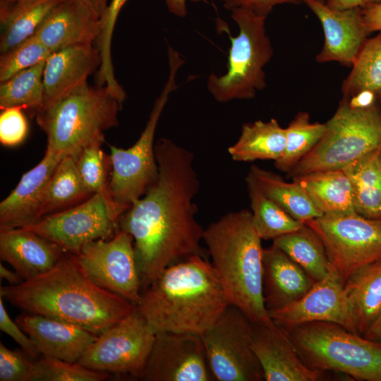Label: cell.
Masks as SVG:
<instances>
[{
  "label": "cell",
  "instance_id": "cell-47",
  "mask_svg": "<svg viewBox=\"0 0 381 381\" xmlns=\"http://www.w3.org/2000/svg\"><path fill=\"white\" fill-rule=\"evenodd\" d=\"M169 11L179 17H184L187 13L186 0H164Z\"/></svg>",
  "mask_w": 381,
  "mask_h": 381
},
{
  "label": "cell",
  "instance_id": "cell-31",
  "mask_svg": "<svg viewBox=\"0 0 381 381\" xmlns=\"http://www.w3.org/2000/svg\"><path fill=\"white\" fill-rule=\"evenodd\" d=\"M272 241V245L284 251L315 282L329 274L331 265L325 246L315 232L306 224Z\"/></svg>",
  "mask_w": 381,
  "mask_h": 381
},
{
  "label": "cell",
  "instance_id": "cell-17",
  "mask_svg": "<svg viewBox=\"0 0 381 381\" xmlns=\"http://www.w3.org/2000/svg\"><path fill=\"white\" fill-rule=\"evenodd\" d=\"M302 2L318 18L324 32V44L315 61L352 66L369 34L363 21L361 7L338 10L327 6L324 0Z\"/></svg>",
  "mask_w": 381,
  "mask_h": 381
},
{
  "label": "cell",
  "instance_id": "cell-46",
  "mask_svg": "<svg viewBox=\"0 0 381 381\" xmlns=\"http://www.w3.org/2000/svg\"><path fill=\"white\" fill-rule=\"evenodd\" d=\"M327 6L329 7L343 10L356 7H363L370 3V0H326Z\"/></svg>",
  "mask_w": 381,
  "mask_h": 381
},
{
  "label": "cell",
  "instance_id": "cell-3",
  "mask_svg": "<svg viewBox=\"0 0 381 381\" xmlns=\"http://www.w3.org/2000/svg\"><path fill=\"white\" fill-rule=\"evenodd\" d=\"M230 304L209 258L195 255L166 268L142 291L137 309L155 334L201 335Z\"/></svg>",
  "mask_w": 381,
  "mask_h": 381
},
{
  "label": "cell",
  "instance_id": "cell-12",
  "mask_svg": "<svg viewBox=\"0 0 381 381\" xmlns=\"http://www.w3.org/2000/svg\"><path fill=\"white\" fill-rule=\"evenodd\" d=\"M155 335L136 308L97 335L78 362L95 370L130 374L139 378L151 351Z\"/></svg>",
  "mask_w": 381,
  "mask_h": 381
},
{
  "label": "cell",
  "instance_id": "cell-27",
  "mask_svg": "<svg viewBox=\"0 0 381 381\" xmlns=\"http://www.w3.org/2000/svg\"><path fill=\"white\" fill-rule=\"evenodd\" d=\"M292 179L302 186L322 215L356 212L351 183L342 169L314 171Z\"/></svg>",
  "mask_w": 381,
  "mask_h": 381
},
{
  "label": "cell",
  "instance_id": "cell-25",
  "mask_svg": "<svg viewBox=\"0 0 381 381\" xmlns=\"http://www.w3.org/2000/svg\"><path fill=\"white\" fill-rule=\"evenodd\" d=\"M64 0H13L0 2V54L33 35Z\"/></svg>",
  "mask_w": 381,
  "mask_h": 381
},
{
  "label": "cell",
  "instance_id": "cell-8",
  "mask_svg": "<svg viewBox=\"0 0 381 381\" xmlns=\"http://www.w3.org/2000/svg\"><path fill=\"white\" fill-rule=\"evenodd\" d=\"M168 55L170 68L168 80L156 99L139 138L128 149L109 145L111 167L109 190L119 219L145 195L159 177L154 143L155 131L170 93L177 88L176 74L184 63L171 47L168 49Z\"/></svg>",
  "mask_w": 381,
  "mask_h": 381
},
{
  "label": "cell",
  "instance_id": "cell-2",
  "mask_svg": "<svg viewBox=\"0 0 381 381\" xmlns=\"http://www.w3.org/2000/svg\"><path fill=\"white\" fill-rule=\"evenodd\" d=\"M0 296L27 313L73 323L96 335L137 308L95 284L68 253L46 272L16 285L1 286Z\"/></svg>",
  "mask_w": 381,
  "mask_h": 381
},
{
  "label": "cell",
  "instance_id": "cell-54",
  "mask_svg": "<svg viewBox=\"0 0 381 381\" xmlns=\"http://www.w3.org/2000/svg\"><path fill=\"white\" fill-rule=\"evenodd\" d=\"M190 1H193V2H198V1H200L201 0H190Z\"/></svg>",
  "mask_w": 381,
  "mask_h": 381
},
{
  "label": "cell",
  "instance_id": "cell-48",
  "mask_svg": "<svg viewBox=\"0 0 381 381\" xmlns=\"http://www.w3.org/2000/svg\"><path fill=\"white\" fill-rule=\"evenodd\" d=\"M0 276L1 279L6 280L9 285H16L24 281L16 271L8 270L1 262L0 263Z\"/></svg>",
  "mask_w": 381,
  "mask_h": 381
},
{
  "label": "cell",
  "instance_id": "cell-29",
  "mask_svg": "<svg viewBox=\"0 0 381 381\" xmlns=\"http://www.w3.org/2000/svg\"><path fill=\"white\" fill-rule=\"evenodd\" d=\"M342 170L351 183L355 212L368 219H381V147Z\"/></svg>",
  "mask_w": 381,
  "mask_h": 381
},
{
  "label": "cell",
  "instance_id": "cell-11",
  "mask_svg": "<svg viewBox=\"0 0 381 381\" xmlns=\"http://www.w3.org/2000/svg\"><path fill=\"white\" fill-rule=\"evenodd\" d=\"M200 336L214 380H264L252 346L253 322L238 307L230 304Z\"/></svg>",
  "mask_w": 381,
  "mask_h": 381
},
{
  "label": "cell",
  "instance_id": "cell-16",
  "mask_svg": "<svg viewBox=\"0 0 381 381\" xmlns=\"http://www.w3.org/2000/svg\"><path fill=\"white\" fill-rule=\"evenodd\" d=\"M268 314L284 331L307 322H329L356 334L344 284L332 266L329 274L315 282L302 298L284 308L269 310Z\"/></svg>",
  "mask_w": 381,
  "mask_h": 381
},
{
  "label": "cell",
  "instance_id": "cell-20",
  "mask_svg": "<svg viewBox=\"0 0 381 381\" xmlns=\"http://www.w3.org/2000/svg\"><path fill=\"white\" fill-rule=\"evenodd\" d=\"M100 64L99 49L93 44H75L53 52L45 61L41 109L87 84Z\"/></svg>",
  "mask_w": 381,
  "mask_h": 381
},
{
  "label": "cell",
  "instance_id": "cell-36",
  "mask_svg": "<svg viewBox=\"0 0 381 381\" xmlns=\"http://www.w3.org/2000/svg\"><path fill=\"white\" fill-rule=\"evenodd\" d=\"M285 130L286 147L274 165L288 174L319 143L324 134L325 124L312 121L309 113L301 111L294 116Z\"/></svg>",
  "mask_w": 381,
  "mask_h": 381
},
{
  "label": "cell",
  "instance_id": "cell-24",
  "mask_svg": "<svg viewBox=\"0 0 381 381\" xmlns=\"http://www.w3.org/2000/svg\"><path fill=\"white\" fill-rule=\"evenodd\" d=\"M314 284V280L284 251L274 245L263 248L262 295L267 311L299 300Z\"/></svg>",
  "mask_w": 381,
  "mask_h": 381
},
{
  "label": "cell",
  "instance_id": "cell-15",
  "mask_svg": "<svg viewBox=\"0 0 381 381\" xmlns=\"http://www.w3.org/2000/svg\"><path fill=\"white\" fill-rule=\"evenodd\" d=\"M144 381H212L200 335L162 332L155 339L138 378Z\"/></svg>",
  "mask_w": 381,
  "mask_h": 381
},
{
  "label": "cell",
  "instance_id": "cell-44",
  "mask_svg": "<svg viewBox=\"0 0 381 381\" xmlns=\"http://www.w3.org/2000/svg\"><path fill=\"white\" fill-rule=\"evenodd\" d=\"M223 6L228 10L243 8L249 10L255 14L265 17L272 12L273 8L282 4H300L302 0H221Z\"/></svg>",
  "mask_w": 381,
  "mask_h": 381
},
{
  "label": "cell",
  "instance_id": "cell-43",
  "mask_svg": "<svg viewBox=\"0 0 381 381\" xmlns=\"http://www.w3.org/2000/svg\"><path fill=\"white\" fill-rule=\"evenodd\" d=\"M0 296V329L10 336L22 350L36 360L41 354L32 339L24 332L20 325L13 321L8 314Z\"/></svg>",
  "mask_w": 381,
  "mask_h": 381
},
{
  "label": "cell",
  "instance_id": "cell-22",
  "mask_svg": "<svg viewBox=\"0 0 381 381\" xmlns=\"http://www.w3.org/2000/svg\"><path fill=\"white\" fill-rule=\"evenodd\" d=\"M63 157L46 150L42 159L23 175L0 203V230L24 227L40 219L47 186Z\"/></svg>",
  "mask_w": 381,
  "mask_h": 381
},
{
  "label": "cell",
  "instance_id": "cell-40",
  "mask_svg": "<svg viewBox=\"0 0 381 381\" xmlns=\"http://www.w3.org/2000/svg\"><path fill=\"white\" fill-rule=\"evenodd\" d=\"M36 381H102L109 377L107 373L86 368L78 362L45 356L36 360Z\"/></svg>",
  "mask_w": 381,
  "mask_h": 381
},
{
  "label": "cell",
  "instance_id": "cell-23",
  "mask_svg": "<svg viewBox=\"0 0 381 381\" xmlns=\"http://www.w3.org/2000/svg\"><path fill=\"white\" fill-rule=\"evenodd\" d=\"M66 252L54 242L25 228L0 230V258L23 280L51 270Z\"/></svg>",
  "mask_w": 381,
  "mask_h": 381
},
{
  "label": "cell",
  "instance_id": "cell-52",
  "mask_svg": "<svg viewBox=\"0 0 381 381\" xmlns=\"http://www.w3.org/2000/svg\"><path fill=\"white\" fill-rule=\"evenodd\" d=\"M381 2V0H370V3Z\"/></svg>",
  "mask_w": 381,
  "mask_h": 381
},
{
  "label": "cell",
  "instance_id": "cell-1",
  "mask_svg": "<svg viewBox=\"0 0 381 381\" xmlns=\"http://www.w3.org/2000/svg\"><path fill=\"white\" fill-rule=\"evenodd\" d=\"M155 150L157 181L118 221V229L133 237L142 291L171 265L195 255L209 258L196 219L194 154L169 138L159 139Z\"/></svg>",
  "mask_w": 381,
  "mask_h": 381
},
{
  "label": "cell",
  "instance_id": "cell-38",
  "mask_svg": "<svg viewBox=\"0 0 381 381\" xmlns=\"http://www.w3.org/2000/svg\"><path fill=\"white\" fill-rule=\"evenodd\" d=\"M102 143L103 141H96L84 147L76 157V164L88 190L92 194L102 195L116 214L109 190L107 163L101 148Z\"/></svg>",
  "mask_w": 381,
  "mask_h": 381
},
{
  "label": "cell",
  "instance_id": "cell-35",
  "mask_svg": "<svg viewBox=\"0 0 381 381\" xmlns=\"http://www.w3.org/2000/svg\"><path fill=\"white\" fill-rule=\"evenodd\" d=\"M45 61L23 70L0 82V109L18 107L34 115L44 99L43 73Z\"/></svg>",
  "mask_w": 381,
  "mask_h": 381
},
{
  "label": "cell",
  "instance_id": "cell-4",
  "mask_svg": "<svg viewBox=\"0 0 381 381\" xmlns=\"http://www.w3.org/2000/svg\"><path fill=\"white\" fill-rule=\"evenodd\" d=\"M262 239L250 210L227 212L204 229L203 241L231 305L253 323L271 324L262 295Z\"/></svg>",
  "mask_w": 381,
  "mask_h": 381
},
{
  "label": "cell",
  "instance_id": "cell-10",
  "mask_svg": "<svg viewBox=\"0 0 381 381\" xmlns=\"http://www.w3.org/2000/svg\"><path fill=\"white\" fill-rule=\"evenodd\" d=\"M304 224L322 241L331 266L344 284L359 270L381 261V219L353 212L322 215Z\"/></svg>",
  "mask_w": 381,
  "mask_h": 381
},
{
  "label": "cell",
  "instance_id": "cell-49",
  "mask_svg": "<svg viewBox=\"0 0 381 381\" xmlns=\"http://www.w3.org/2000/svg\"><path fill=\"white\" fill-rule=\"evenodd\" d=\"M363 337L373 341L381 342V315Z\"/></svg>",
  "mask_w": 381,
  "mask_h": 381
},
{
  "label": "cell",
  "instance_id": "cell-13",
  "mask_svg": "<svg viewBox=\"0 0 381 381\" xmlns=\"http://www.w3.org/2000/svg\"><path fill=\"white\" fill-rule=\"evenodd\" d=\"M72 255L95 284L136 306L140 303L142 284L130 234L118 229L111 238L90 241Z\"/></svg>",
  "mask_w": 381,
  "mask_h": 381
},
{
  "label": "cell",
  "instance_id": "cell-51",
  "mask_svg": "<svg viewBox=\"0 0 381 381\" xmlns=\"http://www.w3.org/2000/svg\"><path fill=\"white\" fill-rule=\"evenodd\" d=\"M377 102H378L379 105L381 107V94H380V95L377 97Z\"/></svg>",
  "mask_w": 381,
  "mask_h": 381
},
{
  "label": "cell",
  "instance_id": "cell-5",
  "mask_svg": "<svg viewBox=\"0 0 381 381\" xmlns=\"http://www.w3.org/2000/svg\"><path fill=\"white\" fill-rule=\"evenodd\" d=\"M122 104L106 86L88 83L41 109L36 121L47 135V150L61 157H77L87 145L104 140L116 127Z\"/></svg>",
  "mask_w": 381,
  "mask_h": 381
},
{
  "label": "cell",
  "instance_id": "cell-6",
  "mask_svg": "<svg viewBox=\"0 0 381 381\" xmlns=\"http://www.w3.org/2000/svg\"><path fill=\"white\" fill-rule=\"evenodd\" d=\"M304 363L356 380L381 381V342L329 322L304 323L284 331Z\"/></svg>",
  "mask_w": 381,
  "mask_h": 381
},
{
  "label": "cell",
  "instance_id": "cell-28",
  "mask_svg": "<svg viewBox=\"0 0 381 381\" xmlns=\"http://www.w3.org/2000/svg\"><path fill=\"white\" fill-rule=\"evenodd\" d=\"M286 142L285 128L277 119L258 120L242 126L239 138L228 148V152L236 162L272 160L274 162L282 156Z\"/></svg>",
  "mask_w": 381,
  "mask_h": 381
},
{
  "label": "cell",
  "instance_id": "cell-26",
  "mask_svg": "<svg viewBox=\"0 0 381 381\" xmlns=\"http://www.w3.org/2000/svg\"><path fill=\"white\" fill-rule=\"evenodd\" d=\"M344 289L356 332L363 337L381 315V261L352 274Z\"/></svg>",
  "mask_w": 381,
  "mask_h": 381
},
{
  "label": "cell",
  "instance_id": "cell-19",
  "mask_svg": "<svg viewBox=\"0 0 381 381\" xmlns=\"http://www.w3.org/2000/svg\"><path fill=\"white\" fill-rule=\"evenodd\" d=\"M101 30V17L82 0H64L34 34L52 53L66 47L93 44Z\"/></svg>",
  "mask_w": 381,
  "mask_h": 381
},
{
  "label": "cell",
  "instance_id": "cell-53",
  "mask_svg": "<svg viewBox=\"0 0 381 381\" xmlns=\"http://www.w3.org/2000/svg\"><path fill=\"white\" fill-rule=\"evenodd\" d=\"M13 0H0V2H8V1H11Z\"/></svg>",
  "mask_w": 381,
  "mask_h": 381
},
{
  "label": "cell",
  "instance_id": "cell-34",
  "mask_svg": "<svg viewBox=\"0 0 381 381\" xmlns=\"http://www.w3.org/2000/svg\"><path fill=\"white\" fill-rule=\"evenodd\" d=\"M343 97L351 99L363 93L377 97L381 94V32L368 37L351 71L341 85Z\"/></svg>",
  "mask_w": 381,
  "mask_h": 381
},
{
  "label": "cell",
  "instance_id": "cell-9",
  "mask_svg": "<svg viewBox=\"0 0 381 381\" xmlns=\"http://www.w3.org/2000/svg\"><path fill=\"white\" fill-rule=\"evenodd\" d=\"M239 28L236 37L230 35L227 72L209 75L207 87L219 102L253 99L266 87L264 68L273 56V48L265 28V17L243 9L231 10Z\"/></svg>",
  "mask_w": 381,
  "mask_h": 381
},
{
  "label": "cell",
  "instance_id": "cell-21",
  "mask_svg": "<svg viewBox=\"0 0 381 381\" xmlns=\"http://www.w3.org/2000/svg\"><path fill=\"white\" fill-rule=\"evenodd\" d=\"M15 320L42 356L70 362H78L97 337L75 324L35 313H22Z\"/></svg>",
  "mask_w": 381,
  "mask_h": 381
},
{
  "label": "cell",
  "instance_id": "cell-41",
  "mask_svg": "<svg viewBox=\"0 0 381 381\" xmlns=\"http://www.w3.org/2000/svg\"><path fill=\"white\" fill-rule=\"evenodd\" d=\"M36 360L0 343V381H36Z\"/></svg>",
  "mask_w": 381,
  "mask_h": 381
},
{
  "label": "cell",
  "instance_id": "cell-45",
  "mask_svg": "<svg viewBox=\"0 0 381 381\" xmlns=\"http://www.w3.org/2000/svg\"><path fill=\"white\" fill-rule=\"evenodd\" d=\"M361 15L368 33L381 32V2L370 3L361 7Z\"/></svg>",
  "mask_w": 381,
  "mask_h": 381
},
{
  "label": "cell",
  "instance_id": "cell-37",
  "mask_svg": "<svg viewBox=\"0 0 381 381\" xmlns=\"http://www.w3.org/2000/svg\"><path fill=\"white\" fill-rule=\"evenodd\" d=\"M128 0H110L101 17V30L96 41L101 64L97 80V85L106 86L115 96L121 97L124 90L117 82L114 73L111 54V38L120 11Z\"/></svg>",
  "mask_w": 381,
  "mask_h": 381
},
{
  "label": "cell",
  "instance_id": "cell-30",
  "mask_svg": "<svg viewBox=\"0 0 381 381\" xmlns=\"http://www.w3.org/2000/svg\"><path fill=\"white\" fill-rule=\"evenodd\" d=\"M249 172L266 195L294 219L304 223L322 215L297 181H286L275 173L257 165L251 166Z\"/></svg>",
  "mask_w": 381,
  "mask_h": 381
},
{
  "label": "cell",
  "instance_id": "cell-32",
  "mask_svg": "<svg viewBox=\"0 0 381 381\" xmlns=\"http://www.w3.org/2000/svg\"><path fill=\"white\" fill-rule=\"evenodd\" d=\"M246 182L253 224L262 240H274L303 226V222L294 219L267 197L250 172Z\"/></svg>",
  "mask_w": 381,
  "mask_h": 381
},
{
  "label": "cell",
  "instance_id": "cell-39",
  "mask_svg": "<svg viewBox=\"0 0 381 381\" xmlns=\"http://www.w3.org/2000/svg\"><path fill=\"white\" fill-rule=\"evenodd\" d=\"M52 52L35 35L0 54V82L46 60Z\"/></svg>",
  "mask_w": 381,
  "mask_h": 381
},
{
  "label": "cell",
  "instance_id": "cell-7",
  "mask_svg": "<svg viewBox=\"0 0 381 381\" xmlns=\"http://www.w3.org/2000/svg\"><path fill=\"white\" fill-rule=\"evenodd\" d=\"M325 124L322 138L288 174L290 178L318 171L343 169L381 147V107L377 101L361 106L342 97Z\"/></svg>",
  "mask_w": 381,
  "mask_h": 381
},
{
  "label": "cell",
  "instance_id": "cell-18",
  "mask_svg": "<svg viewBox=\"0 0 381 381\" xmlns=\"http://www.w3.org/2000/svg\"><path fill=\"white\" fill-rule=\"evenodd\" d=\"M253 349L266 381H318L326 373L308 367L286 333L271 324L253 323Z\"/></svg>",
  "mask_w": 381,
  "mask_h": 381
},
{
  "label": "cell",
  "instance_id": "cell-42",
  "mask_svg": "<svg viewBox=\"0 0 381 381\" xmlns=\"http://www.w3.org/2000/svg\"><path fill=\"white\" fill-rule=\"evenodd\" d=\"M21 107L5 108L0 114V142L4 146L20 145L28 132L27 119Z\"/></svg>",
  "mask_w": 381,
  "mask_h": 381
},
{
  "label": "cell",
  "instance_id": "cell-33",
  "mask_svg": "<svg viewBox=\"0 0 381 381\" xmlns=\"http://www.w3.org/2000/svg\"><path fill=\"white\" fill-rule=\"evenodd\" d=\"M92 195L80 175L76 157L66 155L59 163L47 186L40 207V219Z\"/></svg>",
  "mask_w": 381,
  "mask_h": 381
},
{
  "label": "cell",
  "instance_id": "cell-14",
  "mask_svg": "<svg viewBox=\"0 0 381 381\" xmlns=\"http://www.w3.org/2000/svg\"><path fill=\"white\" fill-rule=\"evenodd\" d=\"M119 217L104 198L92 194L75 207L47 215L24 226L54 242L66 253L75 254L86 243L112 236Z\"/></svg>",
  "mask_w": 381,
  "mask_h": 381
},
{
  "label": "cell",
  "instance_id": "cell-50",
  "mask_svg": "<svg viewBox=\"0 0 381 381\" xmlns=\"http://www.w3.org/2000/svg\"><path fill=\"white\" fill-rule=\"evenodd\" d=\"M92 8L100 17L104 13L110 0H82Z\"/></svg>",
  "mask_w": 381,
  "mask_h": 381
}]
</instances>
